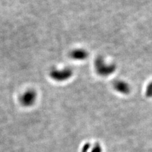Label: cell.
I'll use <instances>...</instances> for the list:
<instances>
[{"label": "cell", "mask_w": 152, "mask_h": 152, "mask_svg": "<svg viewBox=\"0 0 152 152\" xmlns=\"http://www.w3.org/2000/svg\"><path fill=\"white\" fill-rule=\"evenodd\" d=\"M95 68L96 72L102 76L106 77L114 72L116 67L113 64H108L106 63L102 57H98L94 62Z\"/></svg>", "instance_id": "1"}, {"label": "cell", "mask_w": 152, "mask_h": 152, "mask_svg": "<svg viewBox=\"0 0 152 152\" xmlns=\"http://www.w3.org/2000/svg\"><path fill=\"white\" fill-rule=\"evenodd\" d=\"M72 70L69 68L55 69L51 70L50 75L57 82H64L72 77Z\"/></svg>", "instance_id": "2"}, {"label": "cell", "mask_w": 152, "mask_h": 152, "mask_svg": "<svg viewBox=\"0 0 152 152\" xmlns=\"http://www.w3.org/2000/svg\"><path fill=\"white\" fill-rule=\"evenodd\" d=\"M36 96V93L34 90H28L22 95L21 102L24 105H30L34 102Z\"/></svg>", "instance_id": "3"}, {"label": "cell", "mask_w": 152, "mask_h": 152, "mask_svg": "<svg viewBox=\"0 0 152 152\" xmlns=\"http://www.w3.org/2000/svg\"><path fill=\"white\" fill-rule=\"evenodd\" d=\"M113 87L116 91L122 94H127L130 91L129 85L124 80H116L113 83Z\"/></svg>", "instance_id": "4"}, {"label": "cell", "mask_w": 152, "mask_h": 152, "mask_svg": "<svg viewBox=\"0 0 152 152\" xmlns=\"http://www.w3.org/2000/svg\"><path fill=\"white\" fill-rule=\"evenodd\" d=\"M88 53L87 51L84 49H75L73 50L70 53L71 58L75 60H84L87 58Z\"/></svg>", "instance_id": "5"}, {"label": "cell", "mask_w": 152, "mask_h": 152, "mask_svg": "<svg viewBox=\"0 0 152 152\" xmlns=\"http://www.w3.org/2000/svg\"><path fill=\"white\" fill-rule=\"evenodd\" d=\"M146 93L148 97H152V81L147 86Z\"/></svg>", "instance_id": "6"}]
</instances>
